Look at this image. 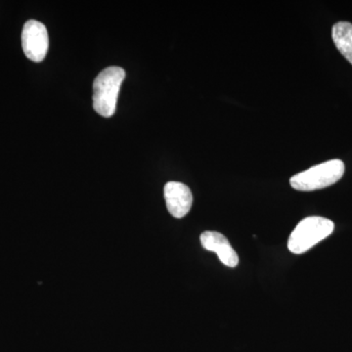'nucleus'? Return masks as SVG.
Instances as JSON below:
<instances>
[{"mask_svg":"<svg viewBox=\"0 0 352 352\" xmlns=\"http://www.w3.org/2000/svg\"><path fill=\"white\" fill-rule=\"evenodd\" d=\"M126 72L120 67H109L96 76L94 82V108L104 118L112 117L117 109L118 96Z\"/></svg>","mask_w":352,"mask_h":352,"instance_id":"1","label":"nucleus"},{"mask_svg":"<svg viewBox=\"0 0 352 352\" xmlns=\"http://www.w3.org/2000/svg\"><path fill=\"white\" fill-rule=\"evenodd\" d=\"M335 229L332 220L321 217H309L302 220L289 235L288 248L295 254L309 251L326 239Z\"/></svg>","mask_w":352,"mask_h":352,"instance_id":"2","label":"nucleus"},{"mask_svg":"<svg viewBox=\"0 0 352 352\" xmlns=\"http://www.w3.org/2000/svg\"><path fill=\"white\" fill-rule=\"evenodd\" d=\"M344 171L346 166L344 162L340 160H331L294 175L289 179V183L298 191H315L326 188L339 182L344 176Z\"/></svg>","mask_w":352,"mask_h":352,"instance_id":"3","label":"nucleus"},{"mask_svg":"<svg viewBox=\"0 0 352 352\" xmlns=\"http://www.w3.org/2000/svg\"><path fill=\"white\" fill-rule=\"evenodd\" d=\"M22 47L28 59L43 61L50 47V38L45 25L36 20L25 23L22 32Z\"/></svg>","mask_w":352,"mask_h":352,"instance_id":"4","label":"nucleus"},{"mask_svg":"<svg viewBox=\"0 0 352 352\" xmlns=\"http://www.w3.org/2000/svg\"><path fill=\"white\" fill-rule=\"evenodd\" d=\"M168 212L175 219H182L189 214L193 204V195L187 185L182 182H168L164 189Z\"/></svg>","mask_w":352,"mask_h":352,"instance_id":"5","label":"nucleus"},{"mask_svg":"<svg viewBox=\"0 0 352 352\" xmlns=\"http://www.w3.org/2000/svg\"><path fill=\"white\" fill-rule=\"evenodd\" d=\"M200 240L204 249L215 252L224 265L234 268L239 263L237 252L222 234L215 231H206L201 234Z\"/></svg>","mask_w":352,"mask_h":352,"instance_id":"6","label":"nucleus"},{"mask_svg":"<svg viewBox=\"0 0 352 352\" xmlns=\"http://www.w3.org/2000/svg\"><path fill=\"white\" fill-rule=\"evenodd\" d=\"M332 36L336 47L352 65V24L339 22L333 27Z\"/></svg>","mask_w":352,"mask_h":352,"instance_id":"7","label":"nucleus"}]
</instances>
